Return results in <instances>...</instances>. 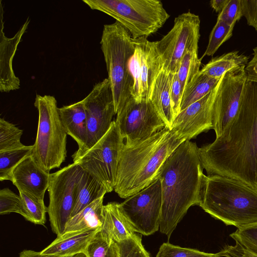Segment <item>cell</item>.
Wrapping results in <instances>:
<instances>
[{"label": "cell", "instance_id": "cell-1", "mask_svg": "<svg viewBox=\"0 0 257 257\" xmlns=\"http://www.w3.org/2000/svg\"><path fill=\"white\" fill-rule=\"evenodd\" d=\"M198 151L208 175L234 178L257 189V82L246 81L236 116L219 137Z\"/></svg>", "mask_w": 257, "mask_h": 257}, {"label": "cell", "instance_id": "cell-2", "mask_svg": "<svg viewBox=\"0 0 257 257\" xmlns=\"http://www.w3.org/2000/svg\"><path fill=\"white\" fill-rule=\"evenodd\" d=\"M198 147L183 142L164 164L160 175L162 209L160 231L169 239L189 208L200 203L203 178Z\"/></svg>", "mask_w": 257, "mask_h": 257}, {"label": "cell", "instance_id": "cell-3", "mask_svg": "<svg viewBox=\"0 0 257 257\" xmlns=\"http://www.w3.org/2000/svg\"><path fill=\"white\" fill-rule=\"evenodd\" d=\"M184 141L175 130L166 126L132 146L124 144L114 191L126 199L148 186L159 178L166 161Z\"/></svg>", "mask_w": 257, "mask_h": 257}, {"label": "cell", "instance_id": "cell-4", "mask_svg": "<svg viewBox=\"0 0 257 257\" xmlns=\"http://www.w3.org/2000/svg\"><path fill=\"white\" fill-rule=\"evenodd\" d=\"M199 206L227 225L240 228L257 223V189L223 176H204Z\"/></svg>", "mask_w": 257, "mask_h": 257}, {"label": "cell", "instance_id": "cell-5", "mask_svg": "<svg viewBox=\"0 0 257 257\" xmlns=\"http://www.w3.org/2000/svg\"><path fill=\"white\" fill-rule=\"evenodd\" d=\"M100 43L117 114L132 97L134 80L129 64L136 48L135 40L116 21L104 25Z\"/></svg>", "mask_w": 257, "mask_h": 257}, {"label": "cell", "instance_id": "cell-6", "mask_svg": "<svg viewBox=\"0 0 257 257\" xmlns=\"http://www.w3.org/2000/svg\"><path fill=\"white\" fill-rule=\"evenodd\" d=\"M92 10L112 17L134 39L157 32L170 15L159 0H82Z\"/></svg>", "mask_w": 257, "mask_h": 257}, {"label": "cell", "instance_id": "cell-7", "mask_svg": "<svg viewBox=\"0 0 257 257\" xmlns=\"http://www.w3.org/2000/svg\"><path fill=\"white\" fill-rule=\"evenodd\" d=\"M34 106L38 111V124L32 155L46 171L59 168L67 156V134L59 115L56 98L37 94Z\"/></svg>", "mask_w": 257, "mask_h": 257}, {"label": "cell", "instance_id": "cell-8", "mask_svg": "<svg viewBox=\"0 0 257 257\" xmlns=\"http://www.w3.org/2000/svg\"><path fill=\"white\" fill-rule=\"evenodd\" d=\"M124 144L118 127L113 120L107 132L92 147L72 156L78 165L98 180L107 192L114 190L121 151Z\"/></svg>", "mask_w": 257, "mask_h": 257}, {"label": "cell", "instance_id": "cell-9", "mask_svg": "<svg viewBox=\"0 0 257 257\" xmlns=\"http://www.w3.org/2000/svg\"><path fill=\"white\" fill-rule=\"evenodd\" d=\"M200 24L198 15L190 12L183 13L175 18L171 30L156 42L163 70L176 73L184 55L189 51H198Z\"/></svg>", "mask_w": 257, "mask_h": 257}, {"label": "cell", "instance_id": "cell-10", "mask_svg": "<svg viewBox=\"0 0 257 257\" xmlns=\"http://www.w3.org/2000/svg\"><path fill=\"white\" fill-rule=\"evenodd\" d=\"M81 171L78 165L73 163L51 175L47 213L52 230L57 236L64 233L66 225L71 218Z\"/></svg>", "mask_w": 257, "mask_h": 257}, {"label": "cell", "instance_id": "cell-11", "mask_svg": "<svg viewBox=\"0 0 257 257\" xmlns=\"http://www.w3.org/2000/svg\"><path fill=\"white\" fill-rule=\"evenodd\" d=\"M116 115L115 121L126 147L132 146L167 126L150 100L139 102L132 97Z\"/></svg>", "mask_w": 257, "mask_h": 257}, {"label": "cell", "instance_id": "cell-12", "mask_svg": "<svg viewBox=\"0 0 257 257\" xmlns=\"http://www.w3.org/2000/svg\"><path fill=\"white\" fill-rule=\"evenodd\" d=\"M162 187L158 178L139 192L119 203L123 214L135 232L154 234L160 228L162 209Z\"/></svg>", "mask_w": 257, "mask_h": 257}, {"label": "cell", "instance_id": "cell-13", "mask_svg": "<svg viewBox=\"0 0 257 257\" xmlns=\"http://www.w3.org/2000/svg\"><path fill=\"white\" fill-rule=\"evenodd\" d=\"M86 117L87 140L77 152L92 147L107 132L116 114L109 80L105 78L96 83L90 93L82 99Z\"/></svg>", "mask_w": 257, "mask_h": 257}, {"label": "cell", "instance_id": "cell-14", "mask_svg": "<svg viewBox=\"0 0 257 257\" xmlns=\"http://www.w3.org/2000/svg\"><path fill=\"white\" fill-rule=\"evenodd\" d=\"M134 40L136 48L129 64L134 80L132 97L139 102L149 100L163 63L156 42L144 38Z\"/></svg>", "mask_w": 257, "mask_h": 257}, {"label": "cell", "instance_id": "cell-15", "mask_svg": "<svg viewBox=\"0 0 257 257\" xmlns=\"http://www.w3.org/2000/svg\"><path fill=\"white\" fill-rule=\"evenodd\" d=\"M246 65L236 67L223 75L214 104L213 129L220 136L239 110L242 93L247 81Z\"/></svg>", "mask_w": 257, "mask_h": 257}, {"label": "cell", "instance_id": "cell-16", "mask_svg": "<svg viewBox=\"0 0 257 257\" xmlns=\"http://www.w3.org/2000/svg\"><path fill=\"white\" fill-rule=\"evenodd\" d=\"M220 80L211 91L176 116L171 129L181 139L190 141L200 134L213 129L214 104Z\"/></svg>", "mask_w": 257, "mask_h": 257}, {"label": "cell", "instance_id": "cell-17", "mask_svg": "<svg viewBox=\"0 0 257 257\" xmlns=\"http://www.w3.org/2000/svg\"><path fill=\"white\" fill-rule=\"evenodd\" d=\"M4 13L2 1L1 0L0 90L6 92L20 87V80L13 70V60L22 36L29 25L30 20L28 18L15 35L10 38L7 37L3 31Z\"/></svg>", "mask_w": 257, "mask_h": 257}, {"label": "cell", "instance_id": "cell-18", "mask_svg": "<svg viewBox=\"0 0 257 257\" xmlns=\"http://www.w3.org/2000/svg\"><path fill=\"white\" fill-rule=\"evenodd\" d=\"M51 174L41 167L32 155L25 158L14 169L11 182L19 191L44 199Z\"/></svg>", "mask_w": 257, "mask_h": 257}, {"label": "cell", "instance_id": "cell-19", "mask_svg": "<svg viewBox=\"0 0 257 257\" xmlns=\"http://www.w3.org/2000/svg\"><path fill=\"white\" fill-rule=\"evenodd\" d=\"M101 229H88L71 231L57 236L40 252L43 254L68 256L84 253L88 243Z\"/></svg>", "mask_w": 257, "mask_h": 257}, {"label": "cell", "instance_id": "cell-20", "mask_svg": "<svg viewBox=\"0 0 257 257\" xmlns=\"http://www.w3.org/2000/svg\"><path fill=\"white\" fill-rule=\"evenodd\" d=\"M174 75L162 69L155 81L150 99L166 126L170 129L175 117L171 99Z\"/></svg>", "mask_w": 257, "mask_h": 257}, {"label": "cell", "instance_id": "cell-21", "mask_svg": "<svg viewBox=\"0 0 257 257\" xmlns=\"http://www.w3.org/2000/svg\"><path fill=\"white\" fill-rule=\"evenodd\" d=\"M62 124L67 135L82 149L87 140L86 117L83 100L58 108Z\"/></svg>", "mask_w": 257, "mask_h": 257}, {"label": "cell", "instance_id": "cell-22", "mask_svg": "<svg viewBox=\"0 0 257 257\" xmlns=\"http://www.w3.org/2000/svg\"><path fill=\"white\" fill-rule=\"evenodd\" d=\"M101 232L108 238L119 242L134 235L135 232L123 212L119 203H108L103 206Z\"/></svg>", "mask_w": 257, "mask_h": 257}, {"label": "cell", "instance_id": "cell-23", "mask_svg": "<svg viewBox=\"0 0 257 257\" xmlns=\"http://www.w3.org/2000/svg\"><path fill=\"white\" fill-rule=\"evenodd\" d=\"M105 187L95 178L82 169L79 176L76 195L71 217L107 193Z\"/></svg>", "mask_w": 257, "mask_h": 257}, {"label": "cell", "instance_id": "cell-24", "mask_svg": "<svg viewBox=\"0 0 257 257\" xmlns=\"http://www.w3.org/2000/svg\"><path fill=\"white\" fill-rule=\"evenodd\" d=\"M104 196L95 200L67 223L64 233L95 228L101 229L103 223Z\"/></svg>", "mask_w": 257, "mask_h": 257}, {"label": "cell", "instance_id": "cell-25", "mask_svg": "<svg viewBox=\"0 0 257 257\" xmlns=\"http://www.w3.org/2000/svg\"><path fill=\"white\" fill-rule=\"evenodd\" d=\"M248 56L232 51L212 58L200 70L202 74L211 77L220 79L224 74L236 67L246 65Z\"/></svg>", "mask_w": 257, "mask_h": 257}, {"label": "cell", "instance_id": "cell-26", "mask_svg": "<svg viewBox=\"0 0 257 257\" xmlns=\"http://www.w3.org/2000/svg\"><path fill=\"white\" fill-rule=\"evenodd\" d=\"M220 79L207 76L200 71L184 90L180 111L209 93L217 85Z\"/></svg>", "mask_w": 257, "mask_h": 257}, {"label": "cell", "instance_id": "cell-27", "mask_svg": "<svg viewBox=\"0 0 257 257\" xmlns=\"http://www.w3.org/2000/svg\"><path fill=\"white\" fill-rule=\"evenodd\" d=\"M33 146H25L0 152V180L11 181L15 167L27 157L32 155Z\"/></svg>", "mask_w": 257, "mask_h": 257}, {"label": "cell", "instance_id": "cell-28", "mask_svg": "<svg viewBox=\"0 0 257 257\" xmlns=\"http://www.w3.org/2000/svg\"><path fill=\"white\" fill-rule=\"evenodd\" d=\"M84 253L86 257H119L117 243L100 230L88 243Z\"/></svg>", "mask_w": 257, "mask_h": 257}, {"label": "cell", "instance_id": "cell-29", "mask_svg": "<svg viewBox=\"0 0 257 257\" xmlns=\"http://www.w3.org/2000/svg\"><path fill=\"white\" fill-rule=\"evenodd\" d=\"M201 59L198 57V51L194 50L186 53L182 58L176 73L183 89L200 72Z\"/></svg>", "mask_w": 257, "mask_h": 257}, {"label": "cell", "instance_id": "cell-30", "mask_svg": "<svg viewBox=\"0 0 257 257\" xmlns=\"http://www.w3.org/2000/svg\"><path fill=\"white\" fill-rule=\"evenodd\" d=\"M23 131L4 118L0 119V152L24 146L21 142Z\"/></svg>", "mask_w": 257, "mask_h": 257}, {"label": "cell", "instance_id": "cell-31", "mask_svg": "<svg viewBox=\"0 0 257 257\" xmlns=\"http://www.w3.org/2000/svg\"><path fill=\"white\" fill-rule=\"evenodd\" d=\"M234 27L217 20L210 33L206 49L201 59L206 56H213L220 46L232 36Z\"/></svg>", "mask_w": 257, "mask_h": 257}, {"label": "cell", "instance_id": "cell-32", "mask_svg": "<svg viewBox=\"0 0 257 257\" xmlns=\"http://www.w3.org/2000/svg\"><path fill=\"white\" fill-rule=\"evenodd\" d=\"M17 213L30 221V216L20 195L15 194L8 188L0 190V214L5 215Z\"/></svg>", "mask_w": 257, "mask_h": 257}, {"label": "cell", "instance_id": "cell-33", "mask_svg": "<svg viewBox=\"0 0 257 257\" xmlns=\"http://www.w3.org/2000/svg\"><path fill=\"white\" fill-rule=\"evenodd\" d=\"M19 195L30 216V222L44 225L48 208L45 205L44 199L22 191H19Z\"/></svg>", "mask_w": 257, "mask_h": 257}, {"label": "cell", "instance_id": "cell-34", "mask_svg": "<svg viewBox=\"0 0 257 257\" xmlns=\"http://www.w3.org/2000/svg\"><path fill=\"white\" fill-rule=\"evenodd\" d=\"M156 257H219L217 253H208L197 249L182 247L168 242L163 243Z\"/></svg>", "mask_w": 257, "mask_h": 257}, {"label": "cell", "instance_id": "cell-35", "mask_svg": "<svg viewBox=\"0 0 257 257\" xmlns=\"http://www.w3.org/2000/svg\"><path fill=\"white\" fill-rule=\"evenodd\" d=\"M230 236L243 248L257 256V223L237 228Z\"/></svg>", "mask_w": 257, "mask_h": 257}, {"label": "cell", "instance_id": "cell-36", "mask_svg": "<svg viewBox=\"0 0 257 257\" xmlns=\"http://www.w3.org/2000/svg\"><path fill=\"white\" fill-rule=\"evenodd\" d=\"M119 257H150L142 242V235L135 233L133 236L116 242Z\"/></svg>", "mask_w": 257, "mask_h": 257}, {"label": "cell", "instance_id": "cell-37", "mask_svg": "<svg viewBox=\"0 0 257 257\" xmlns=\"http://www.w3.org/2000/svg\"><path fill=\"white\" fill-rule=\"evenodd\" d=\"M242 17L240 0H228L217 20H221L229 26H234Z\"/></svg>", "mask_w": 257, "mask_h": 257}, {"label": "cell", "instance_id": "cell-38", "mask_svg": "<svg viewBox=\"0 0 257 257\" xmlns=\"http://www.w3.org/2000/svg\"><path fill=\"white\" fill-rule=\"evenodd\" d=\"M242 17L257 31V0H240Z\"/></svg>", "mask_w": 257, "mask_h": 257}, {"label": "cell", "instance_id": "cell-39", "mask_svg": "<svg viewBox=\"0 0 257 257\" xmlns=\"http://www.w3.org/2000/svg\"><path fill=\"white\" fill-rule=\"evenodd\" d=\"M183 94V89L177 73H175L174 75L171 88L172 106L175 117L180 111Z\"/></svg>", "mask_w": 257, "mask_h": 257}, {"label": "cell", "instance_id": "cell-40", "mask_svg": "<svg viewBox=\"0 0 257 257\" xmlns=\"http://www.w3.org/2000/svg\"><path fill=\"white\" fill-rule=\"evenodd\" d=\"M217 254L219 257H257L243 248L237 242H235L234 245L224 246Z\"/></svg>", "mask_w": 257, "mask_h": 257}, {"label": "cell", "instance_id": "cell-41", "mask_svg": "<svg viewBox=\"0 0 257 257\" xmlns=\"http://www.w3.org/2000/svg\"><path fill=\"white\" fill-rule=\"evenodd\" d=\"M253 56L245 67L247 80L257 82V47L253 48Z\"/></svg>", "mask_w": 257, "mask_h": 257}, {"label": "cell", "instance_id": "cell-42", "mask_svg": "<svg viewBox=\"0 0 257 257\" xmlns=\"http://www.w3.org/2000/svg\"><path fill=\"white\" fill-rule=\"evenodd\" d=\"M19 257H86L84 253H79L68 256H59L53 254H43L40 252L32 250L25 249L19 253Z\"/></svg>", "mask_w": 257, "mask_h": 257}, {"label": "cell", "instance_id": "cell-43", "mask_svg": "<svg viewBox=\"0 0 257 257\" xmlns=\"http://www.w3.org/2000/svg\"><path fill=\"white\" fill-rule=\"evenodd\" d=\"M228 0H212L210 2L212 8L219 14L221 12Z\"/></svg>", "mask_w": 257, "mask_h": 257}]
</instances>
